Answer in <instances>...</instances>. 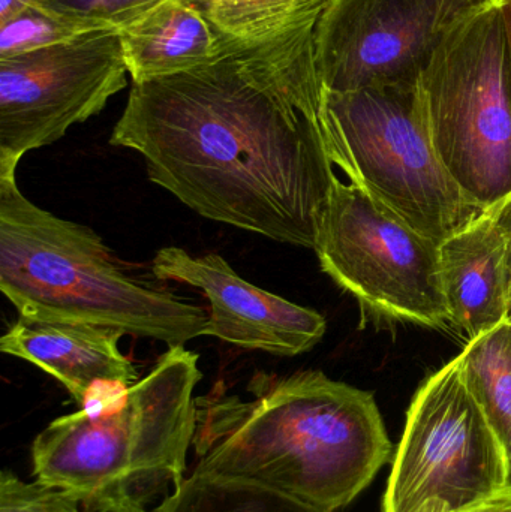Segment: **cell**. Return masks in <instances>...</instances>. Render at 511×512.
<instances>
[{"label":"cell","instance_id":"obj_10","mask_svg":"<svg viewBox=\"0 0 511 512\" xmlns=\"http://www.w3.org/2000/svg\"><path fill=\"white\" fill-rule=\"evenodd\" d=\"M479 2V0H477ZM473 0H327L314 29L327 92L413 87Z\"/></svg>","mask_w":511,"mask_h":512},{"label":"cell","instance_id":"obj_12","mask_svg":"<svg viewBox=\"0 0 511 512\" xmlns=\"http://www.w3.org/2000/svg\"><path fill=\"white\" fill-rule=\"evenodd\" d=\"M125 333L87 322L18 316L0 337V351L35 364L66 388L83 408L99 382L132 385L138 372L122 354Z\"/></svg>","mask_w":511,"mask_h":512},{"label":"cell","instance_id":"obj_8","mask_svg":"<svg viewBox=\"0 0 511 512\" xmlns=\"http://www.w3.org/2000/svg\"><path fill=\"white\" fill-rule=\"evenodd\" d=\"M324 273L363 312L389 322L449 324L440 276V245L335 174L314 246Z\"/></svg>","mask_w":511,"mask_h":512},{"label":"cell","instance_id":"obj_21","mask_svg":"<svg viewBox=\"0 0 511 512\" xmlns=\"http://www.w3.org/2000/svg\"><path fill=\"white\" fill-rule=\"evenodd\" d=\"M498 222L503 228L504 236H506L507 243V264H509L510 276V310L509 321H511V195L507 197L503 203L497 206Z\"/></svg>","mask_w":511,"mask_h":512},{"label":"cell","instance_id":"obj_18","mask_svg":"<svg viewBox=\"0 0 511 512\" xmlns=\"http://www.w3.org/2000/svg\"><path fill=\"white\" fill-rule=\"evenodd\" d=\"M96 30L30 3L8 20L0 21V59L65 44Z\"/></svg>","mask_w":511,"mask_h":512},{"label":"cell","instance_id":"obj_4","mask_svg":"<svg viewBox=\"0 0 511 512\" xmlns=\"http://www.w3.org/2000/svg\"><path fill=\"white\" fill-rule=\"evenodd\" d=\"M0 168V291L18 316L87 322L170 346L204 336L209 313L128 276L101 237L27 200Z\"/></svg>","mask_w":511,"mask_h":512},{"label":"cell","instance_id":"obj_24","mask_svg":"<svg viewBox=\"0 0 511 512\" xmlns=\"http://www.w3.org/2000/svg\"><path fill=\"white\" fill-rule=\"evenodd\" d=\"M470 512H511V496H500V498Z\"/></svg>","mask_w":511,"mask_h":512},{"label":"cell","instance_id":"obj_23","mask_svg":"<svg viewBox=\"0 0 511 512\" xmlns=\"http://www.w3.org/2000/svg\"><path fill=\"white\" fill-rule=\"evenodd\" d=\"M501 17H503L504 33H506L507 53H509L511 74V0H500Z\"/></svg>","mask_w":511,"mask_h":512},{"label":"cell","instance_id":"obj_3","mask_svg":"<svg viewBox=\"0 0 511 512\" xmlns=\"http://www.w3.org/2000/svg\"><path fill=\"white\" fill-rule=\"evenodd\" d=\"M198 354L170 346L135 384L99 382L32 445L33 477L95 507L146 504L185 478L197 429Z\"/></svg>","mask_w":511,"mask_h":512},{"label":"cell","instance_id":"obj_2","mask_svg":"<svg viewBox=\"0 0 511 512\" xmlns=\"http://www.w3.org/2000/svg\"><path fill=\"white\" fill-rule=\"evenodd\" d=\"M249 399L197 397L194 474L260 487L321 512L350 505L392 456L368 391L317 370L258 373Z\"/></svg>","mask_w":511,"mask_h":512},{"label":"cell","instance_id":"obj_15","mask_svg":"<svg viewBox=\"0 0 511 512\" xmlns=\"http://www.w3.org/2000/svg\"><path fill=\"white\" fill-rule=\"evenodd\" d=\"M462 375L486 420L511 457V321L467 343L458 355Z\"/></svg>","mask_w":511,"mask_h":512},{"label":"cell","instance_id":"obj_25","mask_svg":"<svg viewBox=\"0 0 511 512\" xmlns=\"http://www.w3.org/2000/svg\"><path fill=\"white\" fill-rule=\"evenodd\" d=\"M504 495L511 496V457L507 463L506 493Z\"/></svg>","mask_w":511,"mask_h":512},{"label":"cell","instance_id":"obj_5","mask_svg":"<svg viewBox=\"0 0 511 512\" xmlns=\"http://www.w3.org/2000/svg\"><path fill=\"white\" fill-rule=\"evenodd\" d=\"M321 120L333 165L438 245L486 212L444 165L420 81L413 87L326 90Z\"/></svg>","mask_w":511,"mask_h":512},{"label":"cell","instance_id":"obj_16","mask_svg":"<svg viewBox=\"0 0 511 512\" xmlns=\"http://www.w3.org/2000/svg\"><path fill=\"white\" fill-rule=\"evenodd\" d=\"M224 38L263 42L314 29L327 0H189Z\"/></svg>","mask_w":511,"mask_h":512},{"label":"cell","instance_id":"obj_1","mask_svg":"<svg viewBox=\"0 0 511 512\" xmlns=\"http://www.w3.org/2000/svg\"><path fill=\"white\" fill-rule=\"evenodd\" d=\"M314 29L225 38L210 65L132 83L111 146L137 152L150 182L197 215L314 249L336 174Z\"/></svg>","mask_w":511,"mask_h":512},{"label":"cell","instance_id":"obj_19","mask_svg":"<svg viewBox=\"0 0 511 512\" xmlns=\"http://www.w3.org/2000/svg\"><path fill=\"white\" fill-rule=\"evenodd\" d=\"M0 512H152L143 502L125 501L117 507H95L75 496L33 481L20 480L17 475L3 471L0 475Z\"/></svg>","mask_w":511,"mask_h":512},{"label":"cell","instance_id":"obj_26","mask_svg":"<svg viewBox=\"0 0 511 512\" xmlns=\"http://www.w3.org/2000/svg\"><path fill=\"white\" fill-rule=\"evenodd\" d=\"M473 2H477V0H473Z\"/></svg>","mask_w":511,"mask_h":512},{"label":"cell","instance_id":"obj_17","mask_svg":"<svg viewBox=\"0 0 511 512\" xmlns=\"http://www.w3.org/2000/svg\"><path fill=\"white\" fill-rule=\"evenodd\" d=\"M152 512H321L260 487L194 474L183 478Z\"/></svg>","mask_w":511,"mask_h":512},{"label":"cell","instance_id":"obj_7","mask_svg":"<svg viewBox=\"0 0 511 512\" xmlns=\"http://www.w3.org/2000/svg\"><path fill=\"white\" fill-rule=\"evenodd\" d=\"M507 463L456 357L411 402L383 512L476 510L506 493Z\"/></svg>","mask_w":511,"mask_h":512},{"label":"cell","instance_id":"obj_9","mask_svg":"<svg viewBox=\"0 0 511 512\" xmlns=\"http://www.w3.org/2000/svg\"><path fill=\"white\" fill-rule=\"evenodd\" d=\"M119 30L0 59V168L65 137L126 87Z\"/></svg>","mask_w":511,"mask_h":512},{"label":"cell","instance_id":"obj_6","mask_svg":"<svg viewBox=\"0 0 511 512\" xmlns=\"http://www.w3.org/2000/svg\"><path fill=\"white\" fill-rule=\"evenodd\" d=\"M435 147L483 210L511 195V74L500 0L452 21L420 78Z\"/></svg>","mask_w":511,"mask_h":512},{"label":"cell","instance_id":"obj_11","mask_svg":"<svg viewBox=\"0 0 511 512\" xmlns=\"http://www.w3.org/2000/svg\"><path fill=\"white\" fill-rule=\"evenodd\" d=\"M152 271L159 280H176L203 291L210 304L204 336L248 351L296 357L326 334L321 313L252 285L221 255H191L168 246L156 252Z\"/></svg>","mask_w":511,"mask_h":512},{"label":"cell","instance_id":"obj_22","mask_svg":"<svg viewBox=\"0 0 511 512\" xmlns=\"http://www.w3.org/2000/svg\"><path fill=\"white\" fill-rule=\"evenodd\" d=\"M32 0H0V21L8 20L12 15L30 5Z\"/></svg>","mask_w":511,"mask_h":512},{"label":"cell","instance_id":"obj_14","mask_svg":"<svg viewBox=\"0 0 511 512\" xmlns=\"http://www.w3.org/2000/svg\"><path fill=\"white\" fill-rule=\"evenodd\" d=\"M119 35L132 83L210 65L227 47V39L189 0H161Z\"/></svg>","mask_w":511,"mask_h":512},{"label":"cell","instance_id":"obj_20","mask_svg":"<svg viewBox=\"0 0 511 512\" xmlns=\"http://www.w3.org/2000/svg\"><path fill=\"white\" fill-rule=\"evenodd\" d=\"M161 0H32L35 5L98 30H119Z\"/></svg>","mask_w":511,"mask_h":512},{"label":"cell","instance_id":"obj_13","mask_svg":"<svg viewBox=\"0 0 511 512\" xmlns=\"http://www.w3.org/2000/svg\"><path fill=\"white\" fill-rule=\"evenodd\" d=\"M440 276L449 324L468 342L509 319L507 243L497 207L441 243Z\"/></svg>","mask_w":511,"mask_h":512}]
</instances>
